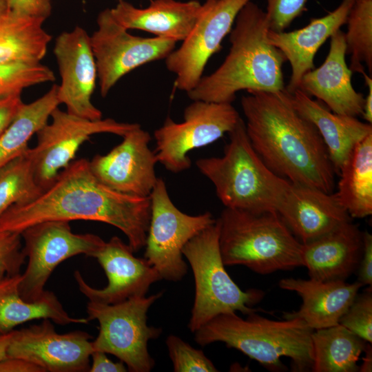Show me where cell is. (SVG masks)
<instances>
[{"instance_id":"cell-1","label":"cell","mask_w":372,"mask_h":372,"mask_svg":"<svg viewBox=\"0 0 372 372\" xmlns=\"http://www.w3.org/2000/svg\"><path fill=\"white\" fill-rule=\"evenodd\" d=\"M151 214L149 196L116 192L93 174L90 161H73L31 203L11 206L0 216V230L21 234L47 220H92L118 228L134 252L145 247Z\"/></svg>"},{"instance_id":"cell-2","label":"cell","mask_w":372,"mask_h":372,"mask_svg":"<svg viewBox=\"0 0 372 372\" xmlns=\"http://www.w3.org/2000/svg\"><path fill=\"white\" fill-rule=\"evenodd\" d=\"M240 104L252 147L276 175L331 193L335 170L316 127L294 107L285 89L248 91Z\"/></svg>"},{"instance_id":"cell-3","label":"cell","mask_w":372,"mask_h":372,"mask_svg":"<svg viewBox=\"0 0 372 372\" xmlns=\"http://www.w3.org/2000/svg\"><path fill=\"white\" fill-rule=\"evenodd\" d=\"M265 11L251 1L238 12L229 32V51L211 74L203 76L187 96L192 101L232 103L241 90L276 92L285 89L284 54L267 39Z\"/></svg>"},{"instance_id":"cell-4","label":"cell","mask_w":372,"mask_h":372,"mask_svg":"<svg viewBox=\"0 0 372 372\" xmlns=\"http://www.w3.org/2000/svg\"><path fill=\"white\" fill-rule=\"evenodd\" d=\"M313 330L298 318L273 320L251 313L242 318L236 312L220 314L194 333L205 347L221 342L270 370L280 371L281 358L291 359L293 371H311Z\"/></svg>"},{"instance_id":"cell-5","label":"cell","mask_w":372,"mask_h":372,"mask_svg":"<svg viewBox=\"0 0 372 372\" xmlns=\"http://www.w3.org/2000/svg\"><path fill=\"white\" fill-rule=\"evenodd\" d=\"M228 134L222 156L199 158L196 166L212 183L225 207L277 212L291 183L273 173L259 157L242 118Z\"/></svg>"},{"instance_id":"cell-6","label":"cell","mask_w":372,"mask_h":372,"mask_svg":"<svg viewBox=\"0 0 372 372\" xmlns=\"http://www.w3.org/2000/svg\"><path fill=\"white\" fill-rule=\"evenodd\" d=\"M216 223L225 266L243 265L262 275L303 266L302 243L278 212L225 207Z\"/></svg>"},{"instance_id":"cell-7","label":"cell","mask_w":372,"mask_h":372,"mask_svg":"<svg viewBox=\"0 0 372 372\" xmlns=\"http://www.w3.org/2000/svg\"><path fill=\"white\" fill-rule=\"evenodd\" d=\"M194 278L195 296L188 328L194 333L214 317L239 311L249 314L262 298V291H242L225 268L218 244V225L209 226L189 240L182 250Z\"/></svg>"},{"instance_id":"cell-8","label":"cell","mask_w":372,"mask_h":372,"mask_svg":"<svg viewBox=\"0 0 372 372\" xmlns=\"http://www.w3.org/2000/svg\"><path fill=\"white\" fill-rule=\"evenodd\" d=\"M163 294L129 298L115 304L89 301L87 320L99 324L97 337L92 341L94 351L117 357L132 372H149L155 362L148 351V342L156 339L161 328L147 324V311Z\"/></svg>"},{"instance_id":"cell-9","label":"cell","mask_w":372,"mask_h":372,"mask_svg":"<svg viewBox=\"0 0 372 372\" xmlns=\"http://www.w3.org/2000/svg\"><path fill=\"white\" fill-rule=\"evenodd\" d=\"M151 214L144 258L162 279L177 282L187 272L183 248L203 230L216 223L212 214L189 215L172 201L165 181L158 180L150 195Z\"/></svg>"},{"instance_id":"cell-10","label":"cell","mask_w":372,"mask_h":372,"mask_svg":"<svg viewBox=\"0 0 372 372\" xmlns=\"http://www.w3.org/2000/svg\"><path fill=\"white\" fill-rule=\"evenodd\" d=\"M183 118L176 123L167 117L154 133L157 161L172 173L188 169V153L231 132L240 116L232 103L196 100L185 107Z\"/></svg>"},{"instance_id":"cell-11","label":"cell","mask_w":372,"mask_h":372,"mask_svg":"<svg viewBox=\"0 0 372 372\" xmlns=\"http://www.w3.org/2000/svg\"><path fill=\"white\" fill-rule=\"evenodd\" d=\"M22 247L28 260L21 274L19 293L28 302L38 300L54 269L63 261L76 255L92 257L105 243L93 234H74L70 222L47 220L32 225L21 233Z\"/></svg>"},{"instance_id":"cell-12","label":"cell","mask_w":372,"mask_h":372,"mask_svg":"<svg viewBox=\"0 0 372 372\" xmlns=\"http://www.w3.org/2000/svg\"><path fill=\"white\" fill-rule=\"evenodd\" d=\"M48 122L36 134L37 144L28 149L38 185L46 189L58 174L75 158L81 145L96 134L110 133L120 136L140 126L118 122L110 118L92 121L61 110L52 112Z\"/></svg>"},{"instance_id":"cell-13","label":"cell","mask_w":372,"mask_h":372,"mask_svg":"<svg viewBox=\"0 0 372 372\" xmlns=\"http://www.w3.org/2000/svg\"><path fill=\"white\" fill-rule=\"evenodd\" d=\"M96 23L97 30L90 36V43L103 97L130 72L145 63L165 59L177 43L158 37L146 38L130 34L114 18L110 8L98 14Z\"/></svg>"},{"instance_id":"cell-14","label":"cell","mask_w":372,"mask_h":372,"mask_svg":"<svg viewBox=\"0 0 372 372\" xmlns=\"http://www.w3.org/2000/svg\"><path fill=\"white\" fill-rule=\"evenodd\" d=\"M251 0H206L200 17L180 48L166 58L167 70L175 74V87L192 90L203 76L205 67L232 29L242 8Z\"/></svg>"},{"instance_id":"cell-15","label":"cell","mask_w":372,"mask_h":372,"mask_svg":"<svg viewBox=\"0 0 372 372\" xmlns=\"http://www.w3.org/2000/svg\"><path fill=\"white\" fill-rule=\"evenodd\" d=\"M42 320L39 324L14 330L8 356L30 362L44 372L89 371L92 336L79 330L58 333L51 320Z\"/></svg>"},{"instance_id":"cell-16","label":"cell","mask_w":372,"mask_h":372,"mask_svg":"<svg viewBox=\"0 0 372 372\" xmlns=\"http://www.w3.org/2000/svg\"><path fill=\"white\" fill-rule=\"evenodd\" d=\"M54 54L61 79L57 85L59 103L71 114L92 121L103 118L91 100L98 74L87 31L77 25L61 32L55 40Z\"/></svg>"},{"instance_id":"cell-17","label":"cell","mask_w":372,"mask_h":372,"mask_svg":"<svg viewBox=\"0 0 372 372\" xmlns=\"http://www.w3.org/2000/svg\"><path fill=\"white\" fill-rule=\"evenodd\" d=\"M149 133L140 126L123 136L122 142L107 154L90 161L93 174L108 187L125 194L148 197L158 177L155 152L149 147Z\"/></svg>"},{"instance_id":"cell-18","label":"cell","mask_w":372,"mask_h":372,"mask_svg":"<svg viewBox=\"0 0 372 372\" xmlns=\"http://www.w3.org/2000/svg\"><path fill=\"white\" fill-rule=\"evenodd\" d=\"M128 243L118 236L112 237L92 256L104 270L107 285L102 289L94 288L75 271L74 276L79 291L89 301L104 304L146 296L151 285L162 278L144 258H137Z\"/></svg>"},{"instance_id":"cell-19","label":"cell","mask_w":372,"mask_h":372,"mask_svg":"<svg viewBox=\"0 0 372 372\" xmlns=\"http://www.w3.org/2000/svg\"><path fill=\"white\" fill-rule=\"evenodd\" d=\"M330 38L325 60L303 76L299 89L310 97L316 96L333 113L357 117L362 114L364 96L351 83L353 72L345 59V34L338 30Z\"/></svg>"},{"instance_id":"cell-20","label":"cell","mask_w":372,"mask_h":372,"mask_svg":"<svg viewBox=\"0 0 372 372\" xmlns=\"http://www.w3.org/2000/svg\"><path fill=\"white\" fill-rule=\"evenodd\" d=\"M277 212L302 244L352 220L335 193L291 183Z\"/></svg>"},{"instance_id":"cell-21","label":"cell","mask_w":372,"mask_h":372,"mask_svg":"<svg viewBox=\"0 0 372 372\" xmlns=\"http://www.w3.org/2000/svg\"><path fill=\"white\" fill-rule=\"evenodd\" d=\"M354 0H342L340 5L327 14L313 18L300 29L291 32L269 30L270 44L284 54L291 65V76L285 90L292 94L299 89L303 76L315 68V56L322 44L347 21Z\"/></svg>"},{"instance_id":"cell-22","label":"cell","mask_w":372,"mask_h":372,"mask_svg":"<svg viewBox=\"0 0 372 372\" xmlns=\"http://www.w3.org/2000/svg\"><path fill=\"white\" fill-rule=\"evenodd\" d=\"M363 249V232L352 220L302 244L303 266L311 279L345 280L358 269Z\"/></svg>"},{"instance_id":"cell-23","label":"cell","mask_w":372,"mask_h":372,"mask_svg":"<svg viewBox=\"0 0 372 372\" xmlns=\"http://www.w3.org/2000/svg\"><path fill=\"white\" fill-rule=\"evenodd\" d=\"M279 287L296 292L302 300L298 311L285 313L283 318H298L316 330L338 324L363 286L357 280L347 283L342 280L284 278L280 280Z\"/></svg>"},{"instance_id":"cell-24","label":"cell","mask_w":372,"mask_h":372,"mask_svg":"<svg viewBox=\"0 0 372 372\" xmlns=\"http://www.w3.org/2000/svg\"><path fill=\"white\" fill-rule=\"evenodd\" d=\"M203 9V4L197 0H152L144 8L123 0L110 10L114 18L127 30H141L178 42L189 36Z\"/></svg>"},{"instance_id":"cell-25","label":"cell","mask_w":372,"mask_h":372,"mask_svg":"<svg viewBox=\"0 0 372 372\" xmlns=\"http://www.w3.org/2000/svg\"><path fill=\"white\" fill-rule=\"evenodd\" d=\"M291 95L296 110L316 127L338 174L355 145L372 133V125L356 117L333 113L300 89Z\"/></svg>"},{"instance_id":"cell-26","label":"cell","mask_w":372,"mask_h":372,"mask_svg":"<svg viewBox=\"0 0 372 372\" xmlns=\"http://www.w3.org/2000/svg\"><path fill=\"white\" fill-rule=\"evenodd\" d=\"M21 280V273L0 279V333L10 332L17 325L36 319L48 318L61 326L89 322L87 318L70 316L52 291L45 290L36 301H25L19 293Z\"/></svg>"},{"instance_id":"cell-27","label":"cell","mask_w":372,"mask_h":372,"mask_svg":"<svg viewBox=\"0 0 372 372\" xmlns=\"http://www.w3.org/2000/svg\"><path fill=\"white\" fill-rule=\"evenodd\" d=\"M45 19L8 10L0 18V65L38 63L45 56L51 35Z\"/></svg>"},{"instance_id":"cell-28","label":"cell","mask_w":372,"mask_h":372,"mask_svg":"<svg viewBox=\"0 0 372 372\" xmlns=\"http://www.w3.org/2000/svg\"><path fill=\"white\" fill-rule=\"evenodd\" d=\"M335 193L349 216L362 218L372 214V133L359 142L338 174Z\"/></svg>"},{"instance_id":"cell-29","label":"cell","mask_w":372,"mask_h":372,"mask_svg":"<svg viewBox=\"0 0 372 372\" xmlns=\"http://www.w3.org/2000/svg\"><path fill=\"white\" fill-rule=\"evenodd\" d=\"M313 372H355L367 342L338 324L313 330L311 335Z\"/></svg>"},{"instance_id":"cell-30","label":"cell","mask_w":372,"mask_h":372,"mask_svg":"<svg viewBox=\"0 0 372 372\" xmlns=\"http://www.w3.org/2000/svg\"><path fill=\"white\" fill-rule=\"evenodd\" d=\"M59 105L56 85L37 100L23 103L0 136V169L27 152L30 139L48 122L52 112Z\"/></svg>"},{"instance_id":"cell-31","label":"cell","mask_w":372,"mask_h":372,"mask_svg":"<svg viewBox=\"0 0 372 372\" xmlns=\"http://www.w3.org/2000/svg\"><path fill=\"white\" fill-rule=\"evenodd\" d=\"M345 34L349 69L362 74L363 63L372 74V0H354L349 10Z\"/></svg>"},{"instance_id":"cell-32","label":"cell","mask_w":372,"mask_h":372,"mask_svg":"<svg viewBox=\"0 0 372 372\" xmlns=\"http://www.w3.org/2000/svg\"><path fill=\"white\" fill-rule=\"evenodd\" d=\"M42 192L26 152L0 169V216L12 205L32 202Z\"/></svg>"},{"instance_id":"cell-33","label":"cell","mask_w":372,"mask_h":372,"mask_svg":"<svg viewBox=\"0 0 372 372\" xmlns=\"http://www.w3.org/2000/svg\"><path fill=\"white\" fill-rule=\"evenodd\" d=\"M54 79L53 71L41 63L0 65V98Z\"/></svg>"},{"instance_id":"cell-34","label":"cell","mask_w":372,"mask_h":372,"mask_svg":"<svg viewBox=\"0 0 372 372\" xmlns=\"http://www.w3.org/2000/svg\"><path fill=\"white\" fill-rule=\"evenodd\" d=\"M166 346L175 372H216L218 370L203 351L190 346L180 338L169 335Z\"/></svg>"},{"instance_id":"cell-35","label":"cell","mask_w":372,"mask_h":372,"mask_svg":"<svg viewBox=\"0 0 372 372\" xmlns=\"http://www.w3.org/2000/svg\"><path fill=\"white\" fill-rule=\"evenodd\" d=\"M339 324L364 340L372 342V290L369 286L354 300L342 316Z\"/></svg>"},{"instance_id":"cell-36","label":"cell","mask_w":372,"mask_h":372,"mask_svg":"<svg viewBox=\"0 0 372 372\" xmlns=\"http://www.w3.org/2000/svg\"><path fill=\"white\" fill-rule=\"evenodd\" d=\"M21 234L0 230V279L20 273L25 257Z\"/></svg>"},{"instance_id":"cell-37","label":"cell","mask_w":372,"mask_h":372,"mask_svg":"<svg viewBox=\"0 0 372 372\" xmlns=\"http://www.w3.org/2000/svg\"><path fill=\"white\" fill-rule=\"evenodd\" d=\"M269 29L285 31L306 9L308 0H265Z\"/></svg>"},{"instance_id":"cell-38","label":"cell","mask_w":372,"mask_h":372,"mask_svg":"<svg viewBox=\"0 0 372 372\" xmlns=\"http://www.w3.org/2000/svg\"><path fill=\"white\" fill-rule=\"evenodd\" d=\"M10 10L46 19L52 12V0H6Z\"/></svg>"},{"instance_id":"cell-39","label":"cell","mask_w":372,"mask_h":372,"mask_svg":"<svg viewBox=\"0 0 372 372\" xmlns=\"http://www.w3.org/2000/svg\"><path fill=\"white\" fill-rule=\"evenodd\" d=\"M358 280L360 283L371 286L372 284V236L363 232V249L358 267Z\"/></svg>"},{"instance_id":"cell-40","label":"cell","mask_w":372,"mask_h":372,"mask_svg":"<svg viewBox=\"0 0 372 372\" xmlns=\"http://www.w3.org/2000/svg\"><path fill=\"white\" fill-rule=\"evenodd\" d=\"M23 104L21 93L0 98V136L12 122Z\"/></svg>"},{"instance_id":"cell-41","label":"cell","mask_w":372,"mask_h":372,"mask_svg":"<svg viewBox=\"0 0 372 372\" xmlns=\"http://www.w3.org/2000/svg\"><path fill=\"white\" fill-rule=\"evenodd\" d=\"M92 364L90 372H125L127 366L123 362H114L110 360L106 353L94 351L91 354Z\"/></svg>"},{"instance_id":"cell-42","label":"cell","mask_w":372,"mask_h":372,"mask_svg":"<svg viewBox=\"0 0 372 372\" xmlns=\"http://www.w3.org/2000/svg\"><path fill=\"white\" fill-rule=\"evenodd\" d=\"M0 372H44L37 365L25 360L8 357L0 360Z\"/></svg>"},{"instance_id":"cell-43","label":"cell","mask_w":372,"mask_h":372,"mask_svg":"<svg viewBox=\"0 0 372 372\" xmlns=\"http://www.w3.org/2000/svg\"><path fill=\"white\" fill-rule=\"evenodd\" d=\"M364 78L365 84L368 87V93L364 97V103L362 116L368 123H372V79L371 75H368L364 72L362 74Z\"/></svg>"},{"instance_id":"cell-44","label":"cell","mask_w":372,"mask_h":372,"mask_svg":"<svg viewBox=\"0 0 372 372\" xmlns=\"http://www.w3.org/2000/svg\"><path fill=\"white\" fill-rule=\"evenodd\" d=\"M14 330L1 333H0V360L8 358V349L12 338Z\"/></svg>"},{"instance_id":"cell-45","label":"cell","mask_w":372,"mask_h":372,"mask_svg":"<svg viewBox=\"0 0 372 372\" xmlns=\"http://www.w3.org/2000/svg\"><path fill=\"white\" fill-rule=\"evenodd\" d=\"M364 352L365 355L363 358V363L359 366V371L371 372L372 371V351L369 342H367Z\"/></svg>"},{"instance_id":"cell-46","label":"cell","mask_w":372,"mask_h":372,"mask_svg":"<svg viewBox=\"0 0 372 372\" xmlns=\"http://www.w3.org/2000/svg\"><path fill=\"white\" fill-rule=\"evenodd\" d=\"M9 10L6 0H0V18Z\"/></svg>"},{"instance_id":"cell-47","label":"cell","mask_w":372,"mask_h":372,"mask_svg":"<svg viewBox=\"0 0 372 372\" xmlns=\"http://www.w3.org/2000/svg\"><path fill=\"white\" fill-rule=\"evenodd\" d=\"M118 1H123V0H118Z\"/></svg>"}]
</instances>
